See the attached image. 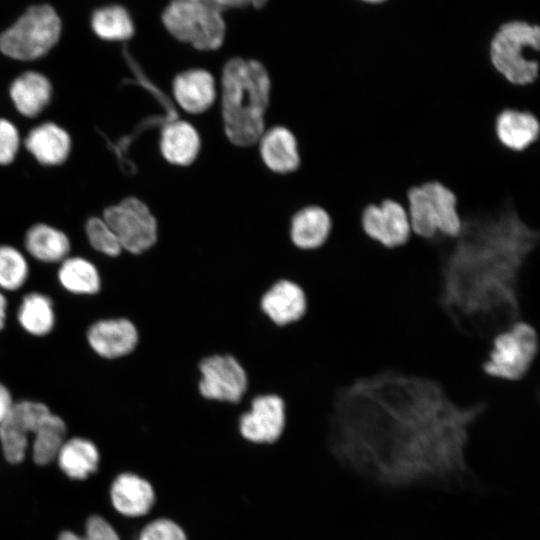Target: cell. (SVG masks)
Segmentation results:
<instances>
[{
    "label": "cell",
    "instance_id": "cell-29",
    "mask_svg": "<svg viewBox=\"0 0 540 540\" xmlns=\"http://www.w3.org/2000/svg\"><path fill=\"white\" fill-rule=\"evenodd\" d=\"M92 28L97 36L108 41L127 40L134 32L129 13L118 5L98 9L92 17Z\"/></svg>",
    "mask_w": 540,
    "mask_h": 540
},
{
    "label": "cell",
    "instance_id": "cell-36",
    "mask_svg": "<svg viewBox=\"0 0 540 540\" xmlns=\"http://www.w3.org/2000/svg\"><path fill=\"white\" fill-rule=\"evenodd\" d=\"M222 9L225 7H242L248 5L247 0H213Z\"/></svg>",
    "mask_w": 540,
    "mask_h": 540
},
{
    "label": "cell",
    "instance_id": "cell-34",
    "mask_svg": "<svg viewBox=\"0 0 540 540\" xmlns=\"http://www.w3.org/2000/svg\"><path fill=\"white\" fill-rule=\"evenodd\" d=\"M84 540H122L116 527L99 514L90 515L84 525Z\"/></svg>",
    "mask_w": 540,
    "mask_h": 540
},
{
    "label": "cell",
    "instance_id": "cell-12",
    "mask_svg": "<svg viewBox=\"0 0 540 540\" xmlns=\"http://www.w3.org/2000/svg\"><path fill=\"white\" fill-rule=\"evenodd\" d=\"M51 411L40 402L23 400L14 403L0 423V446L5 460L11 465L24 461L28 449V435L33 434Z\"/></svg>",
    "mask_w": 540,
    "mask_h": 540
},
{
    "label": "cell",
    "instance_id": "cell-5",
    "mask_svg": "<svg viewBox=\"0 0 540 540\" xmlns=\"http://www.w3.org/2000/svg\"><path fill=\"white\" fill-rule=\"evenodd\" d=\"M540 30L537 25L510 22L501 26L493 37L489 56L492 68L505 81L515 86L534 84L539 76L536 54Z\"/></svg>",
    "mask_w": 540,
    "mask_h": 540
},
{
    "label": "cell",
    "instance_id": "cell-21",
    "mask_svg": "<svg viewBox=\"0 0 540 540\" xmlns=\"http://www.w3.org/2000/svg\"><path fill=\"white\" fill-rule=\"evenodd\" d=\"M159 148L169 164L186 167L196 161L201 150V138L191 123L173 120L163 127Z\"/></svg>",
    "mask_w": 540,
    "mask_h": 540
},
{
    "label": "cell",
    "instance_id": "cell-23",
    "mask_svg": "<svg viewBox=\"0 0 540 540\" xmlns=\"http://www.w3.org/2000/svg\"><path fill=\"white\" fill-rule=\"evenodd\" d=\"M55 461L67 478L84 481L98 470L100 453L91 440L72 437L65 440Z\"/></svg>",
    "mask_w": 540,
    "mask_h": 540
},
{
    "label": "cell",
    "instance_id": "cell-18",
    "mask_svg": "<svg viewBox=\"0 0 540 540\" xmlns=\"http://www.w3.org/2000/svg\"><path fill=\"white\" fill-rule=\"evenodd\" d=\"M172 93L176 103L186 113L198 115L209 110L216 101L214 77L204 69H188L175 76Z\"/></svg>",
    "mask_w": 540,
    "mask_h": 540
},
{
    "label": "cell",
    "instance_id": "cell-3",
    "mask_svg": "<svg viewBox=\"0 0 540 540\" xmlns=\"http://www.w3.org/2000/svg\"><path fill=\"white\" fill-rule=\"evenodd\" d=\"M271 81L265 66L257 60L234 57L221 73V117L227 139L235 146L258 143L266 130Z\"/></svg>",
    "mask_w": 540,
    "mask_h": 540
},
{
    "label": "cell",
    "instance_id": "cell-35",
    "mask_svg": "<svg viewBox=\"0 0 540 540\" xmlns=\"http://www.w3.org/2000/svg\"><path fill=\"white\" fill-rule=\"evenodd\" d=\"M14 402L10 391L0 383V423L6 418L9 414Z\"/></svg>",
    "mask_w": 540,
    "mask_h": 540
},
{
    "label": "cell",
    "instance_id": "cell-19",
    "mask_svg": "<svg viewBox=\"0 0 540 540\" xmlns=\"http://www.w3.org/2000/svg\"><path fill=\"white\" fill-rule=\"evenodd\" d=\"M258 143L261 160L271 172L284 175L300 167L298 141L288 128L273 126L264 131Z\"/></svg>",
    "mask_w": 540,
    "mask_h": 540
},
{
    "label": "cell",
    "instance_id": "cell-16",
    "mask_svg": "<svg viewBox=\"0 0 540 540\" xmlns=\"http://www.w3.org/2000/svg\"><path fill=\"white\" fill-rule=\"evenodd\" d=\"M260 309L276 326L298 322L307 311L304 290L288 279L276 281L261 297Z\"/></svg>",
    "mask_w": 540,
    "mask_h": 540
},
{
    "label": "cell",
    "instance_id": "cell-28",
    "mask_svg": "<svg viewBox=\"0 0 540 540\" xmlns=\"http://www.w3.org/2000/svg\"><path fill=\"white\" fill-rule=\"evenodd\" d=\"M17 318L25 331L35 336H44L54 327L53 302L44 294L29 293L22 299Z\"/></svg>",
    "mask_w": 540,
    "mask_h": 540
},
{
    "label": "cell",
    "instance_id": "cell-4",
    "mask_svg": "<svg viewBox=\"0 0 540 540\" xmlns=\"http://www.w3.org/2000/svg\"><path fill=\"white\" fill-rule=\"evenodd\" d=\"M406 209L412 234L426 241L456 238L462 229L456 194L438 181L411 187Z\"/></svg>",
    "mask_w": 540,
    "mask_h": 540
},
{
    "label": "cell",
    "instance_id": "cell-24",
    "mask_svg": "<svg viewBox=\"0 0 540 540\" xmlns=\"http://www.w3.org/2000/svg\"><path fill=\"white\" fill-rule=\"evenodd\" d=\"M9 94L16 110L25 117L39 115L49 104L52 85L46 76L29 71L11 84Z\"/></svg>",
    "mask_w": 540,
    "mask_h": 540
},
{
    "label": "cell",
    "instance_id": "cell-40",
    "mask_svg": "<svg viewBox=\"0 0 540 540\" xmlns=\"http://www.w3.org/2000/svg\"><path fill=\"white\" fill-rule=\"evenodd\" d=\"M365 1H368V2H380V1H383V0H365Z\"/></svg>",
    "mask_w": 540,
    "mask_h": 540
},
{
    "label": "cell",
    "instance_id": "cell-15",
    "mask_svg": "<svg viewBox=\"0 0 540 540\" xmlns=\"http://www.w3.org/2000/svg\"><path fill=\"white\" fill-rule=\"evenodd\" d=\"M90 347L108 360L124 358L136 349L139 332L136 325L126 317L101 319L87 331Z\"/></svg>",
    "mask_w": 540,
    "mask_h": 540
},
{
    "label": "cell",
    "instance_id": "cell-13",
    "mask_svg": "<svg viewBox=\"0 0 540 540\" xmlns=\"http://www.w3.org/2000/svg\"><path fill=\"white\" fill-rule=\"evenodd\" d=\"M286 422L285 404L276 394L255 396L250 409L239 417V433L254 444H272L282 435Z\"/></svg>",
    "mask_w": 540,
    "mask_h": 540
},
{
    "label": "cell",
    "instance_id": "cell-32",
    "mask_svg": "<svg viewBox=\"0 0 540 540\" xmlns=\"http://www.w3.org/2000/svg\"><path fill=\"white\" fill-rule=\"evenodd\" d=\"M136 540H187L184 530L173 520L155 518L139 529Z\"/></svg>",
    "mask_w": 540,
    "mask_h": 540
},
{
    "label": "cell",
    "instance_id": "cell-31",
    "mask_svg": "<svg viewBox=\"0 0 540 540\" xmlns=\"http://www.w3.org/2000/svg\"><path fill=\"white\" fill-rule=\"evenodd\" d=\"M90 245L98 252L118 257L122 253L121 245L107 222L100 217L90 218L85 226Z\"/></svg>",
    "mask_w": 540,
    "mask_h": 540
},
{
    "label": "cell",
    "instance_id": "cell-38",
    "mask_svg": "<svg viewBox=\"0 0 540 540\" xmlns=\"http://www.w3.org/2000/svg\"><path fill=\"white\" fill-rule=\"evenodd\" d=\"M57 540H84V538L72 530H63L59 533Z\"/></svg>",
    "mask_w": 540,
    "mask_h": 540
},
{
    "label": "cell",
    "instance_id": "cell-22",
    "mask_svg": "<svg viewBox=\"0 0 540 540\" xmlns=\"http://www.w3.org/2000/svg\"><path fill=\"white\" fill-rule=\"evenodd\" d=\"M24 145L40 164L54 166L67 159L71 149V139L61 126L45 122L30 130Z\"/></svg>",
    "mask_w": 540,
    "mask_h": 540
},
{
    "label": "cell",
    "instance_id": "cell-14",
    "mask_svg": "<svg viewBox=\"0 0 540 540\" xmlns=\"http://www.w3.org/2000/svg\"><path fill=\"white\" fill-rule=\"evenodd\" d=\"M108 493L113 510L129 520L145 519L156 501L152 484L132 471L117 473L110 483Z\"/></svg>",
    "mask_w": 540,
    "mask_h": 540
},
{
    "label": "cell",
    "instance_id": "cell-9",
    "mask_svg": "<svg viewBox=\"0 0 540 540\" xmlns=\"http://www.w3.org/2000/svg\"><path fill=\"white\" fill-rule=\"evenodd\" d=\"M102 218L113 230L122 250L130 255H142L157 243L158 221L148 205L136 197H127L107 207Z\"/></svg>",
    "mask_w": 540,
    "mask_h": 540
},
{
    "label": "cell",
    "instance_id": "cell-17",
    "mask_svg": "<svg viewBox=\"0 0 540 540\" xmlns=\"http://www.w3.org/2000/svg\"><path fill=\"white\" fill-rule=\"evenodd\" d=\"M494 133L503 148L520 153L539 142L540 121L530 111L506 108L495 118Z\"/></svg>",
    "mask_w": 540,
    "mask_h": 540
},
{
    "label": "cell",
    "instance_id": "cell-27",
    "mask_svg": "<svg viewBox=\"0 0 540 540\" xmlns=\"http://www.w3.org/2000/svg\"><path fill=\"white\" fill-rule=\"evenodd\" d=\"M60 284L69 292L92 295L101 289V278L95 265L83 257H67L58 270Z\"/></svg>",
    "mask_w": 540,
    "mask_h": 540
},
{
    "label": "cell",
    "instance_id": "cell-25",
    "mask_svg": "<svg viewBox=\"0 0 540 540\" xmlns=\"http://www.w3.org/2000/svg\"><path fill=\"white\" fill-rule=\"evenodd\" d=\"M25 248L32 257L39 261L56 263L67 258L70 251V241L61 230L40 223L27 231Z\"/></svg>",
    "mask_w": 540,
    "mask_h": 540
},
{
    "label": "cell",
    "instance_id": "cell-20",
    "mask_svg": "<svg viewBox=\"0 0 540 540\" xmlns=\"http://www.w3.org/2000/svg\"><path fill=\"white\" fill-rule=\"evenodd\" d=\"M333 223L330 214L319 205L300 208L290 220L288 234L292 245L302 251H315L328 241Z\"/></svg>",
    "mask_w": 540,
    "mask_h": 540
},
{
    "label": "cell",
    "instance_id": "cell-8",
    "mask_svg": "<svg viewBox=\"0 0 540 540\" xmlns=\"http://www.w3.org/2000/svg\"><path fill=\"white\" fill-rule=\"evenodd\" d=\"M60 32L61 22L52 7L32 6L0 35V50L12 59L35 60L52 49Z\"/></svg>",
    "mask_w": 540,
    "mask_h": 540
},
{
    "label": "cell",
    "instance_id": "cell-37",
    "mask_svg": "<svg viewBox=\"0 0 540 540\" xmlns=\"http://www.w3.org/2000/svg\"><path fill=\"white\" fill-rule=\"evenodd\" d=\"M7 299L0 292V331L4 328L6 319Z\"/></svg>",
    "mask_w": 540,
    "mask_h": 540
},
{
    "label": "cell",
    "instance_id": "cell-33",
    "mask_svg": "<svg viewBox=\"0 0 540 540\" xmlns=\"http://www.w3.org/2000/svg\"><path fill=\"white\" fill-rule=\"evenodd\" d=\"M20 135L16 126L0 118V165L10 164L20 148Z\"/></svg>",
    "mask_w": 540,
    "mask_h": 540
},
{
    "label": "cell",
    "instance_id": "cell-10",
    "mask_svg": "<svg viewBox=\"0 0 540 540\" xmlns=\"http://www.w3.org/2000/svg\"><path fill=\"white\" fill-rule=\"evenodd\" d=\"M198 369V391L207 400L237 404L244 397L247 374L239 361L230 354H213L203 358Z\"/></svg>",
    "mask_w": 540,
    "mask_h": 540
},
{
    "label": "cell",
    "instance_id": "cell-1",
    "mask_svg": "<svg viewBox=\"0 0 540 540\" xmlns=\"http://www.w3.org/2000/svg\"><path fill=\"white\" fill-rule=\"evenodd\" d=\"M486 408L454 402L434 379L385 370L334 388L324 442L336 461L383 485L460 479L470 429Z\"/></svg>",
    "mask_w": 540,
    "mask_h": 540
},
{
    "label": "cell",
    "instance_id": "cell-2",
    "mask_svg": "<svg viewBox=\"0 0 540 540\" xmlns=\"http://www.w3.org/2000/svg\"><path fill=\"white\" fill-rule=\"evenodd\" d=\"M523 205L510 198L464 214L460 234L441 241L438 302L464 332L494 336L519 320L521 274L539 243Z\"/></svg>",
    "mask_w": 540,
    "mask_h": 540
},
{
    "label": "cell",
    "instance_id": "cell-6",
    "mask_svg": "<svg viewBox=\"0 0 540 540\" xmlns=\"http://www.w3.org/2000/svg\"><path fill=\"white\" fill-rule=\"evenodd\" d=\"M162 22L175 39L200 51L217 50L226 35L222 8L213 0H171Z\"/></svg>",
    "mask_w": 540,
    "mask_h": 540
},
{
    "label": "cell",
    "instance_id": "cell-39",
    "mask_svg": "<svg viewBox=\"0 0 540 540\" xmlns=\"http://www.w3.org/2000/svg\"><path fill=\"white\" fill-rule=\"evenodd\" d=\"M247 1H248V5H252L256 8H260L264 6L267 2V0H247Z\"/></svg>",
    "mask_w": 540,
    "mask_h": 540
},
{
    "label": "cell",
    "instance_id": "cell-7",
    "mask_svg": "<svg viewBox=\"0 0 540 540\" xmlns=\"http://www.w3.org/2000/svg\"><path fill=\"white\" fill-rule=\"evenodd\" d=\"M538 348L535 328L527 322L517 320L493 336L482 370L491 378L521 380L529 372Z\"/></svg>",
    "mask_w": 540,
    "mask_h": 540
},
{
    "label": "cell",
    "instance_id": "cell-26",
    "mask_svg": "<svg viewBox=\"0 0 540 540\" xmlns=\"http://www.w3.org/2000/svg\"><path fill=\"white\" fill-rule=\"evenodd\" d=\"M66 425L62 418L49 413L33 433L31 455L38 466H47L54 462L66 440Z\"/></svg>",
    "mask_w": 540,
    "mask_h": 540
},
{
    "label": "cell",
    "instance_id": "cell-11",
    "mask_svg": "<svg viewBox=\"0 0 540 540\" xmlns=\"http://www.w3.org/2000/svg\"><path fill=\"white\" fill-rule=\"evenodd\" d=\"M361 227L367 238L386 250L399 249L412 237L407 209L393 199L367 205L361 214Z\"/></svg>",
    "mask_w": 540,
    "mask_h": 540
},
{
    "label": "cell",
    "instance_id": "cell-30",
    "mask_svg": "<svg viewBox=\"0 0 540 540\" xmlns=\"http://www.w3.org/2000/svg\"><path fill=\"white\" fill-rule=\"evenodd\" d=\"M29 274L24 255L15 247L0 245V288L14 291L21 288Z\"/></svg>",
    "mask_w": 540,
    "mask_h": 540
}]
</instances>
